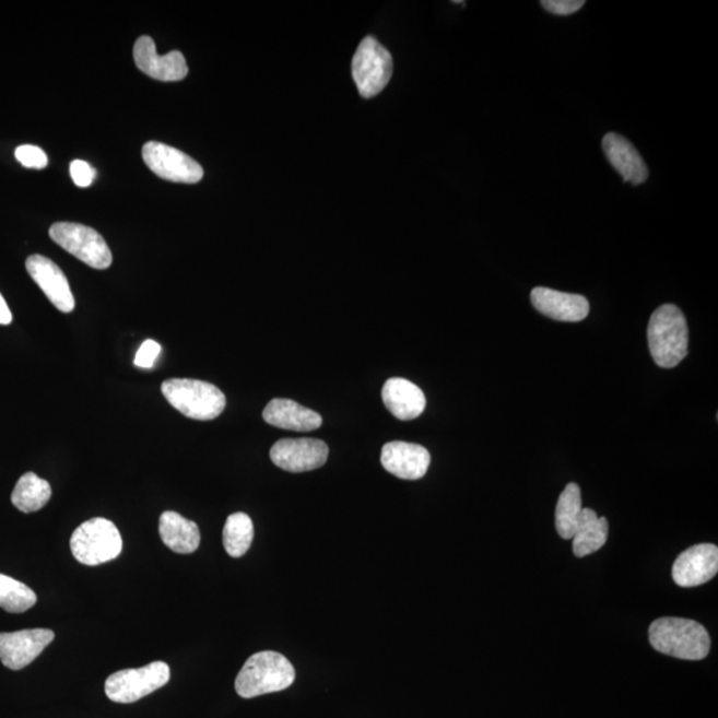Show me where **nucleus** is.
Returning <instances> with one entry per match:
<instances>
[{
  "label": "nucleus",
  "instance_id": "7",
  "mask_svg": "<svg viewBox=\"0 0 718 718\" xmlns=\"http://www.w3.org/2000/svg\"><path fill=\"white\" fill-rule=\"evenodd\" d=\"M50 237L59 247L91 268L104 270L113 266V251L106 239L90 226L57 223L51 226Z\"/></svg>",
  "mask_w": 718,
  "mask_h": 718
},
{
  "label": "nucleus",
  "instance_id": "10",
  "mask_svg": "<svg viewBox=\"0 0 718 718\" xmlns=\"http://www.w3.org/2000/svg\"><path fill=\"white\" fill-rule=\"evenodd\" d=\"M329 457L323 440L313 438L280 439L270 450V459L278 468L290 472H305L322 468Z\"/></svg>",
  "mask_w": 718,
  "mask_h": 718
},
{
  "label": "nucleus",
  "instance_id": "29",
  "mask_svg": "<svg viewBox=\"0 0 718 718\" xmlns=\"http://www.w3.org/2000/svg\"><path fill=\"white\" fill-rule=\"evenodd\" d=\"M586 2L582 0H544L542 5L545 10L552 12V14L567 16L575 14L576 11H579Z\"/></svg>",
  "mask_w": 718,
  "mask_h": 718
},
{
  "label": "nucleus",
  "instance_id": "18",
  "mask_svg": "<svg viewBox=\"0 0 718 718\" xmlns=\"http://www.w3.org/2000/svg\"><path fill=\"white\" fill-rule=\"evenodd\" d=\"M382 399L385 407L399 421L419 419L426 408V397L421 388L403 378L386 380Z\"/></svg>",
  "mask_w": 718,
  "mask_h": 718
},
{
  "label": "nucleus",
  "instance_id": "27",
  "mask_svg": "<svg viewBox=\"0 0 718 718\" xmlns=\"http://www.w3.org/2000/svg\"><path fill=\"white\" fill-rule=\"evenodd\" d=\"M160 352H162L160 343L153 340H146L138 350L137 357H134V365L141 367V369H151V367L155 366Z\"/></svg>",
  "mask_w": 718,
  "mask_h": 718
},
{
  "label": "nucleus",
  "instance_id": "17",
  "mask_svg": "<svg viewBox=\"0 0 718 718\" xmlns=\"http://www.w3.org/2000/svg\"><path fill=\"white\" fill-rule=\"evenodd\" d=\"M262 419L269 425L292 432H313L322 425V416L317 411L285 398L272 399L263 409Z\"/></svg>",
  "mask_w": 718,
  "mask_h": 718
},
{
  "label": "nucleus",
  "instance_id": "4",
  "mask_svg": "<svg viewBox=\"0 0 718 718\" xmlns=\"http://www.w3.org/2000/svg\"><path fill=\"white\" fill-rule=\"evenodd\" d=\"M165 399L183 415L196 421H212L223 414L226 398L217 386L204 380L172 378L164 380Z\"/></svg>",
  "mask_w": 718,
  "mask_h": 718
},
{
  "label": "nucleus",
  "instance_id": "30",
  "mask_svg": "<svg viewBox=\"0 0 718 718\" xmlns=\"http://www.w3.org/2000/svg\"><path fill=\"white\" fill-rule=\"evenodd\" d=\"M12 322V313L5 303L2 294H0V325H10Z\"/></svg>",
  "mask_w": 718,
  "mask_h": 718
},
{
  "label": "nucleus",
  "instance_id": "16",
  "mask_svg": "<svg viewBox=\"0 0 718 718\" xmlns=\"http://www.w3.org/2000/svg\"><path fill=\"white\" fill-rule=\"evenodd\" d=\"M535 309L556 321L579 322L587 318L589 303L580 294L563 293L549 287H535L531 292Z\"/></svg>",
  "mask_w": 718,
  "mask_h": 718
},
{
  "label": "nucleus",
  "instance_id": "2",
  "mask_svg": "<svg viewBox=\"0 0 718 718\" xmlns=\"http://www.w3.org/2000/svg\"><path fill=\"white\" fill-rule=\"evenodd\" d=\"M690 331L683 311L666 304L656 309L648 323L649 352L662 369L676 367L688 355Z\"/></svg>",
  "mask_w": 718,
  "mask_h": 718
},
{
  "label": "nucleus",
  "instance_id": "22",
  "mask_svg": "<svg viewBox=\"0 0 718 718\" xmlns=\"http://www.w3.org/2000/svg\"><path fill=\"white\" fill-rule=\"evenodd\" d=\"M51 495L50 483L34 472H26L12 491L11 501L20 511L31 514L45 507L50 502Z\"/></svg>",
  "mask_w": 718,
  "mask_h": 718
},
{
  "label": "nucleus",
  "instance_id": "8",
  "mask_svg": "<svg viewBox=\"0 0 718 718\" xmlns=\"http://www.w3.org/2000/svg\"><path fill=\"white\" fill-rule=\"evenodd\" d=\"M352 72L361 96L370 99L382 92L391 79V54L376 38L367 36L354 55Z\"/></svg>",
  "mask_w": 718,
  "mask_h": 718
},
{
  "label": "nucleus",
  "instance_id": "21",
  "mask_svg": "<svg viewBox=\"0 0 718 718\" xmlns=\"http://www.w3.org/2000/svg\"><path fill=\"white\" fill-rule=\"evenodd\" d=\"M609 539V520L599 518L591 508H582L578 529L573 538L576 557H586L599 551Z\"/></svg>",
  "mask_w": 718,
  "mask_h": 718
},
{
  "label": "nucleus",
  "instance_id": "24",
  "mask_svg": "<svg viewBox=\"0 0 718 718\" xmlns=\"http://www.w3.org/2000/svg\"><path fill=\"white\" fill-rule=\"evenodd\" d=\"M254 538V521L247 514L236 513L229 515L223 531L224 548L229 556L242 557L247 554Z\"/></svg>",
  "mask_w": 718,
  "mask_h": 718
},
{
  "label": "nucleus",
  "instance_id": "20",
  "mask_svg": "<svg viewBox=\"0 0 718 718\" xmlns=\"http://www.w3.org/2000/svg\"><path fill=\"white\" fill-rule=\"evenodd\" d=\"M160 538L176 554H192L200 545V530L195 521L175 511H165L158 521Z\"/></svg>",
  "mask_w": 718,
  "mask_h": 718
},
{
  "label": "nucleus",
  "instance_id": "13",
  "mask_svg": "<svg viewBox=\"0 0 718 718\" xmlns=\"http://www.w3.org/2000/svg\"><path fill=\"white\" fill-rule=\"evenodd\" d=\"M717 573V545L704 543L681 552L673 564L672 578L678 586L692 588L710 581Z\"/></svg>",
  "mask_w": 718,
  "mask_h": 718
},
{
  "label": "nucleus",
  "instance_id": "3",
  "mask_svg": "<svg viewBox=\"0 0 718 718\" xmlns=\"http://www.w3.org/2000/svg\"><path fill=\"white\" fill-rule=\"evenodd\" d=\"M296 680V669L279 652L263 650L245 662L236 679V692L243 698H254L290 688Z\"/></svg>",
  "mask_w": 718,
  "mask_h": 718
},
{
  "label": "nucleus",
  "instance_id": "9",
  "mask_svg": "<svg viewBox=\"0 0 718 718\" xmlns=\"http://www.w3.org/2000/svg\"><path fill=\"white\" fill-rule=\"evenodd\" d=\"M143 160L160 179L172 183L196 184L204 176L201 165L187 153L167 144L150 141L144 144Z\"/></svg>",
  "mask_w": 718,
  "mask_h": 718
},
{
  "label": "nucleus",
  "instance_id": "14",
  "mask_svg": "<svg viewBox=\"0 0 718 718\" xmlns=\"http://www.w3.org/2000/svg\"><path fill=\"white\" fill-rule=\"evenodd\" d=\"M26 269L31 279L51 301L55 308L61 313H71L75 309V298H73L70 282L57 263L45 256L33 255L26 261Z\"/></svg>",
  "mask_w": 718,
  "mask_h": 718
},
{
  "label": "nucleus",
  "instance_id": "28",
  "mask_svg": "<svg viewBox=\"0 0 718 718\" xmlns=\"http://www.w3.org/2000/svg\"><path fill=\"white\" fill-rule=\"evenodd\" d=\"M70 174L73 183L80 188H87L94 183L96 177L95 168H92L89 163L83 160H75L70 165Z\"/></svg>",
  "mask_w": 718,
  "mask_h": 718
},
{
  "label": "nucleus",
  "instance_id": "1",
  "mask_svg": "<svg viewBox=\"0 0 718 718\" xmlns=\"http://www.w3.org/2000/svg\"><path fill=\"white\" fill-rule=\"evenodd\" d=\"M649 643L658 652L681 660L698 661L710 650L708 631L695 620L661 617L649 627Z\"/></svg>",
  "mask_w": 718,
  "mask_h": 718
},
{
  "label": "nucleus",
  "instance_id": "25",
  "mask_svg": "<svg viewBox=\"0 0 718 718\" xmlns=\"http://www.w3.org/2000/svg\"><path fill=\"white\" fill-rule=\"evenodd\" d=\"M33 589L23 582L0 574V609L10 613H23L33 609L36 603Z\"/></svg>",
  "mask_w": 718,
  "mask_h": 718
},
{
  "label": "nucleus",
  "instance_id": "26",
  "mask_svg": "<svg viewBox=\"0 0 718 718\" xmlns=\"http://www.w3.org/2000/svg\"><path fill=\"white\" fill-rule=\"evenodd\" d=\"M15 157L23 167L31 169H45L48 164L46 152L35 145L24 144L17 146Z\"/></svg>",
  "mask_w": 718,
  "mask_h": 718
},
{
  "label": "nucleus",
  "instance_id": "23",
  "mask_svg": "<svg viewBox=\"0 0 718 718\" xmlns=\"http://www.w3.org/2000/svg\"><path fill=\"white\" fill-rule=\"evenodd\" d=\"M581 491L578 484L569 483L558 496L555 523L558 535L563 539H573L578 529L581 514Z\"/></svg>",
  "mask_w": 718,
  "mask_h": 718
},
{
  "label": "nucleus",
  "instance_id": "11",
  "mask_svg": "<svg viewBox=\"0 0 718 718\" xmlns=\"http://www.w3.org/2000/svg\"><path fill=\"white\" fill-rule=\"evenodd\" d=\"M54 638V632L45 628L0 634V661L11 671H21L38 658Z\"/></svg>",
  "mask_w": 718,
  "mask_h": 718
},
{
  "label": "nucleus",
  "instance_id": "6",
  "mask_svg": "<svg viewBox=\"0 0 718 718\" xmlns=\"http://www.w3.org/2000/svg\"><path fill=\"white\" fill-rule=\"evenodd\" d=\"M169 679L170 669L167 662L155 661L143 668L122 669L110 674L104 690L110 702L131 704L163 688Z\"/></svg>",
  "mask_w": 718,
  "mask_h": 718
},
{
  "label": "nucleus",
  "instance_id": "5",
  "mask_svg": "<svg viewBox=\"0 0 718 718\" xmlns=\"http://www.w3.org/2000/svg\"><path fill=\"white\" fill-rule=\"evenodd\" d=\"M121 550L122 539L118 527L108 519H90L72 533V555L84 566H99L115 561Z\"/></svg>",
  "mask_w": 718,
  "mask_h": 718
},
{
  "label": "nucleus",
  "instance_id": "12",
  "mask_svg": "<svg viewBox=\"0 0 718 718\" xmlns=\"http://www.w3.org/2000/svg\"><path fill=\"white\" fill-rule=\"evenodd\" d=\"M133 59L141 72L160 82H180L189 72L186 58L180 51L158 55L151 36H140L134 43Z\"/></svg>",
  "mask_w": 718,
  "mask_h": 718
},
{
  "label": "nucleus",
  "instance_id": "19",
  "mask_svg": "<svg viewBox=\"0 0 718 718\" xmlns=\"http://www.w3.org/2000/svg\"><path fill=\"white\" fill-rule=\"evenodd\" d=\"M603 150L612 167L622 175L625 183L638 186L648 179L646 162L627 139L617 133H607L603 139Z\"/></svg>",
  "mask_w": 718,
  "mask_h": 718
},
{
  "label": "nucleus",
  "instance_id": "15",
  "mask_svg": "<svg viewBox=\"0 0 718 718\" xmlns=\"http://www.w3.org/2000/svg\"><path fill=\"white\" fill-rule=\"evenodd\" d=\"M432 457L425 447L408 442H389L380 452V463L386 471L407 481L426 475Z\"/></svg>",
  "mask_w": 718,
  "mask_h": 718
}]
</instances>
